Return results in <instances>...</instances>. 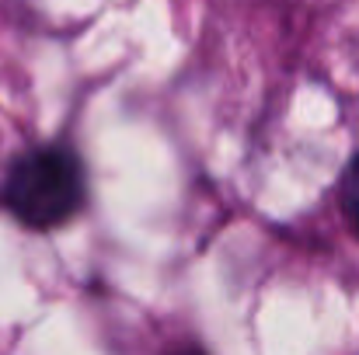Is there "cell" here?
<instances>
[{"mask_svg":"<svg viewBox=\"0 0 359 355\" xmlns=\"http://www.w3.org/2000/svg\"><path fill=\"white\" fill-rule=\"evenodd\" d=\"M342 209L353 223V230L359 234V157L349 164L346 171V181H342Z\"/></svg>","mask_w":359,"mask_h":355,"instance_id":"cell-2","label":"cell"},{"mask_svg":"<svg viewBox=\"0 0 359 355\" xmlns=\"http://www.w3.org/2000/svg\"><path fill=\"white\" fill-rule=\"evenodd\" d=\"M185 355H199V352H185Z\"/></svg>","mask_w":359,"mask_h":355,"instance_id":"cell-3","label":"cell"},{"mask_svg":"<svg viewBox=\"0 0 359 355\" xmlns=\"http://www.w3.org/2000/svg\"><path fill=\"white\" fill-rule=\"evenodd\" d=\"M84 202V171L67 146H35L21 153L4 178V206L32 230L67 223Z\"/></svg>","mask_w":359,"mask_h":355,"instance_id":"cell-1","label":"cell"}]
</instances>
